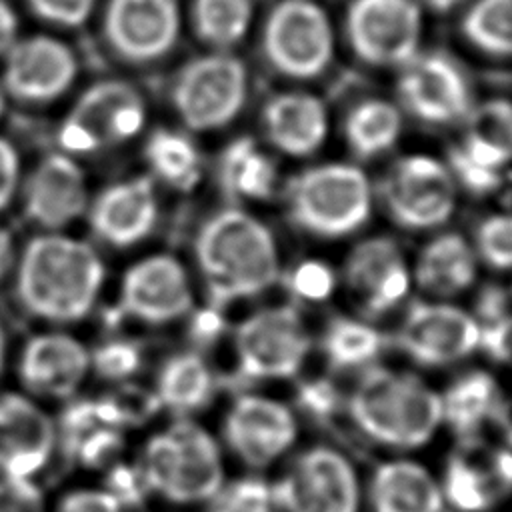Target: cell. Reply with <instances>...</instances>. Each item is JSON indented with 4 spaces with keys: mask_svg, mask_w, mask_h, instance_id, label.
<instances>
[{
    "mask_svg": "<svg viewBox=\"0 0 512 512\" xmlns=\"http://www.w3.org/2000/svg\"><path fill=\"white\" fill-rule=\"evenodd\" d=\"M14 304L42 328H72L94 314L106 286L100 248L70 232H32L8 278Z\"/></svg>",
    "mask_w": 512,
    "mask_h": 512,
    "instance_id": "obj_1",
    "label": "cell"
},
{
    "mask_svg": "<svg viewBox=\"0 0 512 512\" xmlns=\"http://www.w3.org/2000/svg\"><path fill=\"white\" fill-rule=\"evenodd\" d=\"M352 430L386 454H418L444 430L440 392L422 378L370 366L346 402Z\"/></svg>",
    "mask_w": 512,
    "mask_h": 512,
    "instance_id": "obj_2",
    "label": "cell"
},
{
    "mask_svg": "<svg viewBox=\"0 0 512 512\" xmlns=\"http://www.w3.org/2000/svg\"><path fill=\"white\" fill-rule=\"evenodd\" d=\"M194 262L218 308L262 294L280 276L272 232L238 208H222L204 220L194 236Z\"/></svg>",
    "mask_w": 512,
    "mask_h": 512,
    "instance_id": "obj_3",
    "label": "cell"
},
{
    "mask_svg": "<svg viewBox=\"0 0 512 512\" xmlns=\"http://www.w3.org/2000/svg\"><path fill=\"white\" fill-rule=\"evenodd\" d=\"M134 462L150 496L172 508H202L228 478L218 436L196 418H172L152 430Z\"/></svg>",
    "mask_w": 512,
    "mask_h": 512,
    "instance_id": "obj_4",
    "label": "cell"
},
{
    "mask_svg": "<svg viewBox=\"0 0 512 512\" xmlns=\"http://www.w3.org/2000/svg\"><path fill=\"white\" fill-rule=\"evenodd\" d=\"M148 100L122 74L98 76L72 94L54 130V148L84 160L124 152L146 134Z\"/></svg>",
    "mask_w": 512,
    "mask_h": 512,
    "instance_id": "obj_5",
    "label": "cell"
},
{
    "mask_svg": "<svg viewBox=\"0 0 512 512\" xmlns=\"http://www.w3.org/2000/svg\"><path fill=\"white\" fill-rule=\"evenodd\" d=\"M270 480L280 512H364V472L338 444H300Z\"/></svg>",
    "mask_w": 512,
    "mask_h": 512,
    "instance_id": "obj_6",
    "label": "cell"
},
{
    "mask_svg": "<svg viewBox=\"0 0 512 512\" xmlns=\"http://www.w3.org/2000/svg\"><path fill=\"white\" fill-rule=\"evenodd\" d=\"M0 60V86L10 108L44 112L68 102L80 86L82 56L66 34L20 32Z\"/></svg>",
    "mask_w": 512,
    "mask_h": 512,
    "instance_id": "obj_7",
    "label": "cell"
},
{
    "mask_svg": "<svg viewBox=\"0 0 512 512\" xmlns=\"http://www.w3.org/2000/svg\"><path fill=\"white\" fill-rule=\"evenodd\" d=\"M286 210L300 230L322 238H340L368 222L372 210L370 182L352 164L312 166L290 180Z\"/></svg>",
    "mask_w": 512,
    "mask_h": 512,
    "instance_id": "obj_8",
    "label": "cell"
},
{
    "mask_svg": "<svg viewBox=\"0 0 512 512\" xmlns=\"http://www.w3.org/2000/svg\"><path fill=\"white\" fill-rule=\"evenodd\" d=\"M92 26L102 54L122 70L164 62L182 32L180 0H100Z\"/></svg>",
    "mask_w": 512,
    "mask_h": 512,
    "instance_id": "obj_9",
    "label": "cell"
},
{
    "mask_svg": "<svg viewBox=\"0 0 512 512\" xmlns=\"http://www.w3.org/2000/svg\"><path fill=\"white\" fill-rule=\"evenodd\" d=\"M216 436L244 472L272 474L300 446V418L278 398L246 392L228 404Z\"/></svg>",
    "mask_w": 512,
    "mask_h": 512,
    "instance_id": "obj_10",
    "label": "cell"
},
{
    "mask_svg": "<svg viewBox=\"0 0 512 512\" xmlns=\"http://www.w3.org/2000/svg\"><path fill=\"white\" fill-rule=\"evenodd\" d=\"M248 94V70L226 50L182 64L168 88L170 106L186 132H210L230 124Z\"/></svg>",
    "mask_w": 512,
    "mask_h": 512,
    "instance_id": "obj_11",
    "label": "cell"
},
{
    "mask_svg": "<svg viewBox=\"0 0 512 512\" xmlns=\"http://www.w3.org/2000/svg\"><path fill=\"white\" fill-rule=\"evenodd\" d=\"M436 472L450 512H502L512 500V448L488 434L456 438Z\"/></svg>",
    "mask_w": 512,
    "mask_h": 512,
    "instance_id": "obj_12",
    "label": "cell"
},
{
    "mask_svg": "<svg viewBox=\"0 0 512 512\" xmlns=\"http://www.w3.org/2000/svg\"><path fill=\"white\" fill-rule=\"evenodd\" d=\"M90 198L84 162L54 148L24 168L16 202L34 232H68L84 220Z\"/></svg>",
    "mask_w": 512,
    "mask_h": 512,
    "instance_id": "obj_13",
    "label": "cell"
},
{
    "mask_svg": "<svg viewBox=\"0 0 512 512\" xmlns=\"http://www.w3.org/2000/svg\"><path fill=\"white\" fill-rule=\"evenodd\" d=\"M192 308V284L184 264L168 252H156L138 258L122 272L112 318L160 328L186 318Z\"/></svg>",
    "mask_w": 512,
    "mask_h": 512,
    "instance_id": "obj_14",
    "label": "cell"
},
{
    "mask_svg": "<svg viewBox=\"0 0 512 512\" xmlns=\"http://www.w3.org/2000/svg\"><path fill=\"white\" fill-rule=\"evenodd\" d=\"M262 52L282 76L308 80L320 76L334 52L330 18L314 0H280L262 28Z\"/></svg>",
    "mask_w": 512,
    "mask_h": 512,
    "instance_id": "obj_15",
    "label": "cell"
},
{
    "mask_svg": "<svg viewBox=\"0 0 512 512\" xmlns=\"http://www.w3.org/2000/svg\"><path fill=\"white\" fill-rule=\"evenodd\" d=\"M14 372L24 394L38 402H68L80 394L90 372V346L68 328H42L24 338Z\"/></svg>",
    "mask_w": 512,
    "mask_h": 512,
    "instance_id": "obj_16",
    "label": "cell"
},
{
    "mask_svg": "<svg viewBox=\"0 0 512 512\" xmlns=\"http://www.w3.org/2000/svg\"><path fill=\"white\" fill-rule=\"evenodd\" d=\"M238 372L248 380H286L300 372L310 336L290 306L264 308L248 316L234 338Z\"/></svg>",
    "mask_w": 512,
    "mask_h": 512,
    "instance_id": "obj_17",
    "label": "cell"
},
{
    "mask_svg": "<svg viewBox=\"0 0 512 512\" xmlns=\"http://www.w3.org/2000/svg\"><path fill=\"white\" fill-rule=\"evenodd\" d=\"M84 220L98 248L114 252L136 248L158 226V184L146 172L112 180L92 192Z\"/></svg>",
    "mask_w": 512,
    "mask_h": 512,
    "instance_id": "obj_18",
    "label": "cell"
},
{
    "mask_svg": "<svg viewBox=\"0 0 512 512\" xmlns=\"http://www.w3.org/2000/svg\"><path fill=\"white\" fill-rule=\"evenodd\" d=\"M382 200L390 218L408 230L444 224L456 204V180L436 158L404 156L382 182Z\"/></svg>",
    "mask_w": 512,
    "mask_h": 512,
    "instance_id": "obj_19",
    "label": "cell"
},
{
    "mask_svg": "<svg viewBox=\"0 0 512 512\" xmlns=\"http://www.w3.org/2000/svg\"><path fill=\"white\" fill-rule=\"evenodd\" d=\"M346 34L362 62L404 66L418 54L422 6L416 0H352Z\"/></svg>",
    "mask_w": 512,
    "mask_h": 512,
    "instance_id": "obj_20",
    "label": "cell"
},
{
    "mask_svg": "<svg viewBox=\"0 0 512 512\" xmlns=\"http://www.w3.org/2000/svg\"><path fill=\"white\" fill-rule=\"evenodd\" d=\"M58 454L56 418L22 390H0V476L36 478Z\"/></svg>",
    "mask_w": 512,
    "mask_h": 512,
    "instance_id": "obj_21",
    "label": "cell"
},
{
    "mask_svg": "<svg viewBox=\"0 0 512 512\" xmlns=\"http://www.w3.org/2000/svg\"><path fill=\"white\" fill-rule=\"evenodd\" d=\"M398 96L404 108L428 124L464 120L472 92L462 68L444 52L416 54L402 66Z\"/></svg>",
    "mask_w": 512,
    "mask_h": 512,
    "instance_id": "obj_22",
    "label": "cell"
},
{
    "mask_svg": "<svg viewBox=\"0 0 512 512\" xmlns=\"http://www.w3.org/2000/svg\"><path fill=\"white\" fill-rule=\"evenodd\" d=\"M398 346L424 366L454 364L480 346V324L456 306L416 302L398 328Z\"/></svg>",
    "mask_w": 512,
    "mask_h": 512,
    "instance_id": "obj_23",
    "label": "cell"
},
{
    "mask_svg": "<svg viewBox=\"0 0 512 512\" xmlns=\"http://www.w3.org/2000/svg\"><path fill=\"white\" fill-rule=\"evenodd\" d=\"M364 512H446L438 472L418 454H386L364 474Z\"/></svg>",
    "mask_w": 512,
    "mask_h": 512,
    "instance_id": "obj_24",
    "label": "cell"
},
{
    "mask_svg": "<svg viewBox=\"0 0 512 512\" xmlns=\"http://www.w3.org/2000/svg\"><path fill=\"white\" fill-rule=\"evenodd\" d=\"M344 278L368 314H386L410 288V272L400 246L386 236L354 246L346 258Z\"/></svg>",
    "mask_w": 512,
    "mask_h": 512,
    "instance_id": "obj_25",
    "label": "cell"
},
{
    "mask_svg": "<svg viewBox=\"0 0 512 512\" xmlns=\"http://www.w3.org/2000/svg\"><path fill=\"white\" fill-rule=\"evenodd\" d=\"M262 128L280 152L308 156L322 146L328 116L320 98L306 92H282L264 104Z\"/></svg>",
    "mask_w": 512,
    "mask_h": 512,
    "instance_id": "obj_26",
    "label": "cell"
},
{
    "mask_svg": "<svg viewBox=\"0 0 512 512\" xmlns=\"http://www.w3.org/2000/svg\"><path fill=\"white\" fill-rule=\"evenodd\" d=\"M152 392L160 410L172 418H194L212 402L216 376L200 350H180L160 362Z\"/></svg>",
    "mask_w": 512,
    "mask_h": 512,
    "instance_id": "obj_27",
    "label": "cell"
},
{
    "mask_svg": "<svg viewBox=\"0 0 512 512\" xmlns=\"http://www.w3.org/2000/svg\"><path fill=\"white\" fill-rule=\"evenodd\" d=\"M442 420L456 438L482 436L498 426L504 410V396L496 380L484 370L460 374L440 392Z\"/></svg>",
    "mask_w": 512,
    "mask_h": 512,
    "instance_id": "obj_28",
    "label": "cell"
},
{
    "mask_svg": "<svg viewBox=\"0 0 512 512\" xmlns=\"http://www.w3.org/2000/svg\"><path fill=\"white\" fill-rule=\"evenodd\" d=\"M142 160L160 186L190 192L202 176V156L186 130L158 126L142 136Z\"/></svg>",
    "mask_w": 512,
    "mask_h": 512,
    "instance_id": "obj_29",
    "label": "cell"
},
{
    "mask_svg": "<svg viewBox=\"0 0 512 512\" xmlns=\"http://www.w3.org/2000/svg\"><path fill=\"white\" fill-rule=\"evenodd\" d=\"M414 278L428 294H458L476 278V254L460 234H440L420 252Z\"/></svg>",
    "mask_w": 512,
    "mask_h": 512,
    "instance_id": "obj_30",
    "label": "cell"
},
{
    "mask_svg": "<svg viewBox=\"0 0 512 512\" xmlns=\"http://www.w3.org/2000/svg\"><path fill=\"white\" fill-rule=\"evenodd\" d=\"M458 148L474 162L502 172L512 162V102L492 98L466 114Z\"/></svg>",
    "mask_w": 512,
    "mask_h": 512,
    "instance_id": "obj_31",
    "label": "cell"
},
{
    "mask_svg": "<svg viewBox=\"0 0 512 512\" xmlns=\"http://www.w3.org/2000/svg\"><path fill=\"white\" fill-rule=\"evenodd\" d=\"M216 176L230 200H264L276 184V166L252 138L240 136L222 150Z\"/></svg>",
    "mask_w": 512,
    "mask_h": 512,
    "instance_id": "obj_32",
    "label": "cell"
},
{
    "mask_svg": "<svg viewBox=\"0 0 512 512\" xmlns=\"http://www.w3.org/2000/svg\"><path fill=\"white\" fill-rule=\"evenodd\" d=\"M252 0H190L188 24L192 34L212 50L236 46L252 24Z\"/></svg>",
    "mask_w": 512,
    "mask_h": 512,
    "instance_id": "obj_33",
    "label": "cell"
},
{
    "mask_svg": "<svg viewBox=\"0 0 512 512\" xmlns=\"http://www.w3.org/2000/svg\"><path fill=\"white\" fill-rule=\"evenodd\" d=\"M402 130L398 108L380 98L358 102L344 120V138L358 158H374L390 150Z\"/></svg>",
    "mask_w": 512,
    "mask_h": 512,
    "instance_id": "obj_34",
    "label": "cell"
},
{
    "mask_svg": "<svg viewBox=\"0 0 512 512\" xmlns=\"http://www.w3.org/2000/svg\"><path fill=\"white\" fill-rule=\"evenodd\" d=\"M462 34L484 54L512 56V0H472L462 16Z\"/></svg>",
    "mask_w": 512,
    "mask_h": 512,
    "instance_id": "obj_35",
    "label": "cell"
},
{
    "mask_svg": "<svg viewBox=\"0 0 512 512\" xmlns=\"http://www.w3.org/2000/svg\"><path fill=\"white\" fill-rule=\"evenodd\" d=\"M322 348L334 368L370 364L384 348L382 334L354 318H334L324 332Z\"/></svg>",
    "mask_w": 512,
    "mask_h": 512,
    "instance_id": "obj_36",
    "label": "cell"
},
{
    "mask_svg": "<svg viewBox=\"0 0 512 512\" xmlns=\"http://www.w3.org/2000/svg\"><path fill=\"white\" fill-rule=\"evenodd\" d=\"M202 512H280L270 474L242 472L228 476Z\"/></svg>",
    "mask_w": 512,
    "mask_h": 512,
    "instance_id": "obj_37",
    "label": "cell"
},
{
    "mask_svg": "<svg viewBox=\"0 0 512 512\" xmlns=\"http://www.w3.org/2000/svg\"><path fill=\"white\" fill-rule=\"evenodd\" d=\"M144 366V346L126 334H110L90 346V372L108 386L132 382Z\"/></svg>",
    "mask_w": 512,
    "mask_h": 512,
    "instance_id": "obj_38",
    "label": "cell"
},
{
    "mask_svg": "<svg viewBox=\"0 0 512 512\" xmlns=\"http://www.w3.org/2000/svg\"><path fill=\"white\" fill-rule=\"evenodd\" d=\"M44 30L74 34L94 22L100 0H14Z\"/></svg>",
    "mask_w": 512,
    "mask_h": 512,
    "instance_id": "obj_39",
    "label": "cell"
},
{
    "mask_svg": "<svg viewBox=\"0 0 512 512\" xmlns=\"http://www.w3.org/2000/svg\"><path fill=\"white\" fill-rule=\"evenodd\" d=\"M480 258L498 270L512 268V214H492L476 228Z\"/></svg>",
    "mask_w": 512,
    "mask_h": 512,
    "instance_id": "obj_40",
    "label": "cell"
},
{
    "mask_svg": "<svg viewBox=\"0 0 512 512\" xmlns=\"http://www.w3.org/2000/svg\"><path fill=\"white\" fill-rule=\"evenodd\" d=\"M286 282L290 292L304 302H322L336 286L332 268L320 260H304L296 264Z\"/></svg>",
    "mask_w": 512,
    "mask_h": 512,
    "instance_id": "obj_41",
    "label": "cell"
},
{
    "mask_svg": "<svg viewBox=\"0 0 512 512\" xmlns=\"http://www.w3.org/2000/svg\"><path fill=\"white\" fill-rule=\"evenodd\" d=\"M100 486H104L118 500L124 512L130 508H138L146 498H150L146 482L134 460H114L112 464H108L106 478Z\"/></svg>",
    "mask_w": 512,
    "mask_h": 512,
    "instance_id": "obj_42",
    "label": "cell"
},
{
    "mask_svg": "<svg viewBox=\"0 0 512 512\" xmlns=\"http://www.w3.org/2000/svg\"><path fill=\"white\" fill-rule=\"evenodd\" d=\"M50 504L36 478L0 476V512H48Z\"/></svg>",
    "mask_w": 512,
    "mask_h": 512,
    "instance_id": "obj_43",
    "label": "cell"
},
{
    "mask_svg": "<svg viewBox=\"0 0 512 512\" xmlns=\"http://www.w3.org/2000/svg\"><path fill=\"white\" fill-rule=\"evenodd\" d=\"M48 512H124L104 486H78L60 494Z\"/></svg>",
    "mask_w": 512,
    "mask_h": 512,
    "instance_id": "obj_44",
    "label": "cell"
},
{
    "mask_svg": "<svg viewBox=\"0 0 512 512\" xmlns=\"http://www.w3.org/2000/svg\"><path fill=\"white\" fill-rule=\"evenodd\" d=\"M22 174L24 160L18 144L6 134H0V216L16 204Z\"/></svg>",
    "mask_w": 512,
    "mask_h": 512,
    "instance_id": "obj_45",
    "label": "cell"
},
{
    "mask_svg": "<svg viewBox=\"0 0 512 512\" xmlns=\"http://www.w3.org/2000/svg\"><path fill=\"white\" fill-rule=\"evenodd\" d=\"M448 170L454 180H458L472 194H486L500 186V172L486 168L472 158H468L458 146L450 150Z\"/></svg>",
    "mask_w": 512,
    "mask_h": 512,
    "instance_id": "obj_46",
    "label": "cell"
},
{
    "mask_svg": "<svg viewBox=\"0 0 512 512\" xmlns=\"http://www.w3.org/2000/svg\"><path fill=\"white\" fill-rule=\"evenodd\" d=\"M298 408L302 414L314 420L332 418L344 402L338 396V390L328 380H312L300 384L298 390Z\"/></svg>",
    "mask_w": 512,
    "mask_h": 512,
    "instance_id": "obj_47",
    "label": "cell"
},
{
    "mask_svg": "<svg viewBox=\"0 0 512 512\" xmlns=\"http://www.w3.org/2000/svg\"><path fill=\"white\" fill-rule=\"evenodd\" d=\"M480 348L494 360L512 366V314L480 326Z\"/></svg>",
    "mask_w": 512,
    "mask_h": 512,
    "instance_id": "obj_48",
    "label": "cell"
},
{
    "mask_svg": "<svg viewBox=\"0 0 512 512\" xmlns=\"http://www.w3.org/2000/svg\"><path fill=\"white\" fill-rule=\"evenodd\" d=\"M188 334L190 340L200 348V346H210L218 340V336L224 330V318H222V308L210 304L208 308L200 310H190L188 314Z\"/></svg>",
    "mask_w": 512,
    "mask_h": 512,
    "instance_id": "obj_49",
    "label": "cell"
},
{
    "mask_svg": "<svg viewBox=\"0 0 512 512\" xmlns=\"http://www.w3.org/2000/svg\"><path fill=\"white\" fill-rule=\"evenodd\" d=\"M510 292L498 288V286H488L486 290L480 292L478 296V314L488 322H494L502 316L508 314V302H510Z\"/></svg>",
    "mask_w": 512,
    "mask_h": 512,
    "instance_id": "obj_50",
    "label": "cell"
},
{
    "mask_svg": "<svg viewBox=\"0 0 512 512\" xmlns=\"http://www.w3.org/2000/svg\"><path fill=\"white\" fill-rule=\"evenodd\" d=\"M20 10L14 0H0V58L20 36Z\"/></svg>",
    "mask_w": 512,
    "mask_h": 512,
    "instance_id": "obj_51",
    "label": "cell"
},
{
    "mask_svg": "<svg viewBox=\"0 0 512 512\" xmlns=\"http://www.w3.org/2000/svg\"><path fill=\"white\" fill-rule=\"evenodd\" d=\"M18 242H16V234L10 226L0 222V284L8 282L14 262H16V254H18Z\"/></svg>",
    "mask_w": 512,
    "mask_h": 512,
    "instance_id": "obj_52",
    "label": "cell"
},
{
    "mask_svg": "<svg viewBox=\"0 0 512 512\" xmlns=\"http://www.w3.org/2000/svg\"><path fill=\"white\" fill-rule=\"evenodd\" d=\"M10 362V336H8V326L6 320L0 312V378L4 376L6 368Z\"/></svg>",
    "mask_w": 512,
    "mask_h": 512,
    "instance_id": "obj_53",
    "label": "cell"
},
{
    "mask_svg": "<svg viewBox=\"0 0 512 512\" xmlns=\"http://www.w3.org/2000/svg\"><path fill=\"white\" fill-rule=\"evenodd\" d=\"M420 6H426L430 8L432 12H438V14H446L454 8H458L460 4H464L466 0H416Z\"/></svg>",
    "mask_w": 512,
    "mask_h": 512,
    "instance_id": "obj_54",
    "label": "cell"
},
{
    "mask_svg": "<svg viewBox=\"0 0 512 512\" xmlns=\"http://www.w3.org/2000/svg\"><path fill=\"white\" fill-rule=\"evenodd\" d=\"M8 110H10V104H8V98H6V94H4V90H2V86H0V122L4 120V116H6Z\"/></svg>",
    "mask_w": 512,
    "mask_h": 512,
    "instance_id": "obj_55",
    "label": "cell"
},
{
    "mask_svg": "<svg viewBox=\"0 0 512 512\" xmlns=\"http://www.w3.org/2000/svg\"><path fill=\"white\" fill-rule=\"evenodd\" d=\"M510 296H512V290H510Z\"/></svg>",
    "mask_w": 512,
    "mask_h": 512,
    "instance_id": "obj_56",
    "label": "cell"
}]
</instances>
